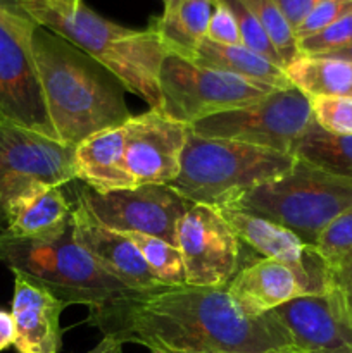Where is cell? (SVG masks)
<instances>
[{"label": "cell", "instance_id": "cell-17", "mask_svg": "<svg viewBox=\"0 0 352 353\" xmlns=\"http://www.w3.org/2000/svg\"><path fill=\"white\" fill-rule=\"evenodd\" d=\"M12 319L17 353H59L62 345L61 314L68 307L41 283L12 271Z\"/></svg>", "mask_w": 352, "mask_h": 353}, {"label": "cell", "instance_id": "cell-39", "mask_svg": "<svg viewBox=\"0 0 352 353\" xmlns=\"http://www.w3.org/2000/svg\"><path fill=\"white\" fill-rule=\"evenodd\" d=\"M313 353H352V347L340 348V350H324V352H313Z\"/></svg>", "mask_w": 352, "mask_h": 353}, {"label": "cell", "instance_id": "cell-1", "mask_svg": "<svg viewBox=\"0 0 352 353\" xmlns=\"http://www.w3.org/2000/svg\"><path fill=\"white\" fill-rule=\"evenodd\" d=\"M88 323L121 343L178 353H269L295 348L269 312L242 314L223 288L161 286L90 310Z\"/></svg>", "mask_w": 352, "mask_h": 353}, {"label": "cell", "instance_id": "cell-9", "mask_svg": "<svg viewBox=\"0 0 352 353\" xmlns=\"http://www.w3.org/2000/svg\"><path fill=\"white\" fill-rule=\"evenodd\" d=\"M309 97L295 86L273 90L261 100L219 112L188 126L204 138H223L293 155L313 123Z\"/></svg>", "mask_w": 352, "mask_h": 353}, {"label": "cell", "instance_id": "cell-26", "mask_svg": "<svg viewBox=\"0 0 352 353\" xmlns=\"http://www.w3.org/2000/svg\"><path fill=\"white\" fill-rule=\"evenodd\" d=\"M240 2L251 10L252 16L264 28L285 68L290 62L295 61L300 55L295 31L292 30L275 0H240Z\"/></svg>", "mask_w": 352, "mask_h": 353}, {"label": "cell", "instance_id": "cell-5", "mask_svg": "<svg viewBox=\"0 0 352 353\" xmlns=\"http://www.w3.org/2000/svg\"><path fill=\"white\" fill-rule=\"evenodd\" d=\"M0 264L37 279L68 305H86L88 310L113 305L135 293L107 274L76 243L72 221L52 240L0 233Z\"/></svg>", "mask_w": 352, "mask_h": 353}, {"label": "cell", "instance_id": "cell-14", "mask_svg": "<svg viewBox=\"0 0 352 353\" xmlns=\"http://www.w3.org/2000/svg\"><path fill=\"white\" fill-rule=\"evenodd\" d=\"M126 165L137 186L171 185L179 174L188 126L148 109L124 123Z\"/></svg>", "mask_w": 352, "mask_h": 353}, {"label": "cell", "instance_id": "cell-32", "mask_svg": "<svg viewBox=\"0 0 352 353\" xmlns=\"http://www.w3.org/2000/svg\"><path fill=\"white\" fill-rule=\"evenodd\" d=\"M207 40L221 45H240V31L237 19L224 0H214L213 14L207 26Z\"/></svg>", "mask_w": 352, "mask_h": 353}, {"label": "cell", "instance_id": "cell-21", "mask_svg": "<svg viewBox=\"0 0 352 353\" xmlns=\"http://www.w3.org/2000/svg\"><path fill=\"white\" fill-rule=\"evenodd\" d=\"M214 0H173L148 28L154 30L168 54L193 61L207 34Z\"/></svg>", "mask_w": 352, "mask_h": 353}, {"label": "cell", "instance_id": "cell-29", "mask_svg": "<svg viewBox=\"0 0 352 353\" xmlns=\"http://www.w3.org/2000/svg\"><path fill=\"white\" fill-rule=\"evenodd\" d=\"M313 119L333 134H352V97H309Z\"/></svg>", "mask_w": 352, "mask_h": 353}, {"label": "cell", "instance_id": "cell-22", "mask_svg": "<svg viewBox=\"0 0 352 353\" xmlns=\"http://www.w3.org/2000/svg\"><path fill=\"white\" fill-rule=\"evenodd\" d=\"M193 62L204 68L216 69V71L230 72V74L244 78L257 85L271 86L283 90L292 88V83L286 78L285 69L273 64L257 52L251 50L245 45H221L204 38L197 48Z\"/></svg>", "mask_w": 352, "mask_h": 353}, {"label": "cell", "instance_id": "cell-6", "mask_svg": "<svg viewBox=\"0 0 352 353\" xmlns=\"http://www.w3.org/2000/svg\"><path fill=\"white\" fill-rule=\"evenodd\" d=\"M351 207L352 179L297 161L289 174L251 190L231 209L280 224L314 247L321 231Z\"/></svg>", "mask_w": 352, "mask_h": 353}, {"label": "cell", "instance_id": "cell-35", "mask_svg": "<svg viewBox=\"0 0 352 353\" xmlns=\"http://www.w3.org/2000/svg\"><path fill=\"white\" fill-rule=\"evenodd\" d=\"M16 340V327H14L12 314L0 310V352L12 347Z\"/></svg>", "mask_w": 352, "mask_h": 353}, {"label": "cell", "instance_id": "cell-11", "mask_svg": "<svg viewBox=\"0 0 352 353\" xmlns=\"http://www.w3.org/2000/svg\"><path fill=\"white\" fill-rule=\"evenodd\" d=\"M75 199L109 230L150 234L175 247L176 226L192 207L169 185H141L107 193L83 186L76 190Z\"/></svg>", "mask_w": 352, "mask_h": 353}, {"label": "cell", "instance_id": "cell-18", "mask_svg": "<svg viewBox=\"0 0 352 353\" xmlns=\"http://www.w3.org/2000/svg\"><path fill=\"white\" fill-rule=\"evenodd\" d=\"M226 290L237 309L251 317L273 312L276 307L302 295L292 269L264 257L238 269Z\"/></svg>", "mask_w": 352, "mask_h": 353}, {"label": "cell", "instance_id": "cell-20", "mask_svg": "<svg viewBox=\"0 0 352 353\" xmlns=\"http://www.w3.org/2000/svg\"><path fill=\"white\" fill-rule=\"evenodd\" d=\"M72 221V202L64 186L41 185L12 203L3 233L16 238L52 240L68 230Z\"/></svg>", "mask_w": 352, "mask_h": 353}, {"label": "cell", "instance_id": "cell-31", "mask_svg": "<svg viewBox=\"0 0 352 353\" xmlns=\"http://www.w3.org/2000/svg\"><path fill=\"white\" fill-rule=\"evenodd\" d=\"M352 9V0H321L295 30L297 41L320 33Z\"/></svg>", "mask_w": 352, "mask_h": 353}, {"label": "cell", "instance_id": "cell-30", "mask_svg": "<svg viewBox=\"0 0 352 353\" xmlns=\"http://www.w3.org/2000/svg\"><path fill=\"white\" fill-rule=\"evenodd\" d=\"M352 43V9L320 33L299 41L300 55H328Z\"/></svg>", "mask_w": 352, "mask_h": 353}, {"label": "cell", "instance_id": "cell-8", "mask_svg": "<svg viewBox=\"0 0 352 353\" xmlns=\"http://www.w3.org/2000/svg\"><path fill=\"white\" fill-rule=\"evenodd\" d=\"M159 90L161 112L192 126L206 117L257 102L276 88L168 54L161 65Z\"/></svg>", "mask_w": 352, "mask_h": 353}, {"label": "cell", "instance_id": "cell-3", "mask_svg": "<svg viewBox=\"0 0 352 353\" xmlns=\"http://www.w3.org/2000/svg\"><path fill=\"white\" fill-rule=\"evenodd\" d=\"M40 26L54 31L95 59L126 92L161 110L159 74L168 55L152 28L133 30L106 19L81 3L75 12H59L43 0H16Z\"/></svg>", "mask_w": 352, "mask_h": 353}, {"label": "cell", "instance_id": "cell-37", "mask_svg": "<svg viewBox=\"0 0 352 353\" xmlns=\"http://www.w3.org/2000/svg\"><path fill=\"white\" fill-rule=\"evenodd\" d=\"M43 2H47L52 9L59 12H75L81 6L83 0H43Z\"/></svg>", "mask_w": 352, "mask_h": 353}, {"label": "cell", "instance_id": "cell-4", "mask_svg": "<svg viewBox=\"0 0 352 353\" xmlns=\"http://www.w3.org/2000/svg\"><path fill=\"white\" fill-rule=\"evenodd\" d=\"M293 155L188 130L179 174L171 188L190 203L231 209L245 193L289 174Z\"/></svg>", "mask_w": 352, "mask_h": 353}, {"label": "cell", "instance_id": "cell-23", "mask_svg": "<svg viewBox=\"0 0 352 353\" xmlns=\"http://www.w3.org/2000/svg\"><path fill=\"white\" fill-rule=\"evenodd\" d=\"M286 78L307 97H352V62L326 55H299Z\"/></svg>", "mask_w": 352, "mask_h": 353}, {"label": "cell", "instance_id": "cell-42", "mask_svg": "<svg viewBox=\"0 0 352 353\" xmlns=\"http://www.w3.org/2000/svg\"><path fill=\"white\" fill-rule=\"evenodd\" d=\"M171 2H173V0H162V3H164V7L169 6V3H171Z\"/></svg>", "mask_w": 352, "mask_h": 353}, {"label": "cell", "instance_id": "cell-28", "mask_svg": "<svg viewBox=\"0 0 352 353\" xmlns=\"http://www.w3.org/2000/svg\"><path fill=\"white\" fill-rule=\"evenodd\" d=\"M224 2H226V6L231 9L235 19H237L242 45H245V47L251 48V50L257 52L259 55H262V57H266L268 61H271L273 64L285 69V64H283L282 57H280L278 52H276L275 45L269 40L268 33H266L264 28L259 24V21L252 16L251 10H248L240 0H224Z\"/></svg>", "mask_w": 352, "mask_h": 353}, {"label": "cell", "instance_id": "cell-2", "mask_svg": "<svg viewBox=\"0 0 352 353\" xmlns=\"http://www.w3.org/2000/svg\"><path fill=\"white\" fill-rule=\"evenodd\" d=\"M33 52L61 143L76 148L86 138L130 119L124 86L95 59L40 24L33 34Z\"/></svg>", "mask_w": 352, "mask_h": 353}, {"label": "cell", "instance_id": "cell-19", "mask_svg": "<svg viewBox=\"0 0 352 353\" xmlns=\"http://www.w3.org/2000/svg\"><path fill=\"white\" fill-rule=\"evenodd\" d=\"M76 179L99 193L135 188L126 165V131L123 126L100 131L75 148Z\"/></svg>", "mask_w": 352, "mask_h": 353}, {"label": "cell", "instance_id": "cell-12", "mask_svg": "<svg viewBox=\"0 0 352 353\" xmlns=\"http://www.w3.org/2000/svg\"><path fill=\"white\" fill-rule=\"evenodd\" d=\"M186 285L223 288L240 269L244 243L219 209L193 203L176 226Z\"/></svg>", "mask_w": 352, "mask_h": 353}, {"label": "cell", "instance_id": "cell-13", "mask_svg": "<svg viewBox=\"0 0 352 353\" xmlns=\"http://www.w3.org/2000/svg\"><path fill=\"white\" fill-rule=\"evenodd\" d=\"M245 247L292 269L302 295H321L333 286L331 269L317 250L280 224L237 209H221Z\"/></svg>", "mask_w": 352, "mask_h": 353}, {"label": "cell", "instance_id": "cell-33", "mask_svg": "<svg viewBox=\"0 0 352 353\" xmlns=\"http://www.w3.org/2000/svg\"><path fill=\"white\" fill-rule=\"evenodd\" d=\"M275 2L292 30L295 31L321 0H275Z\"/></svg>", "mask_w": 352, "mask_h": 353}, {"label": "cell", "instance_id": "cell-7", "mask_svg": "<svg viewBox=\"0 0 352 353\" xmlns=\"http://www.w3.org/2000/svg\"><path fill=\"white\" fill-rule=\"evenodd\" d=\"M37 28L16 0H0V123L57 140L35 61Z\"/></svg>", "mask_w": 352, "mask_h": 353}, {"label": "cell", "instance_id": "cell-15", "mask_svg": "<svg viewBox=\"0 0 352 353\" xmlns=\"http://www.w3.org/2000/svg\"><path fill=\"white\" fill-rule=\"evenodd\" d=\"M304 353L352 347V310L337 286L321 295H300L273 310Z\"/></svg>", "mask_w": 352, "mask_h": 353}, {"label": "cell", "instance_id": "cell-25", "mask_svg": "<svg viewBox=\"0 0 352 353\" xmlns=\"http://www.w3.org/2000/svg\"><path fill=\"white\" fill-rule=\"evenodd\" d=\"M138 252L144 261L147 262L148 269L154 278L162 286H183L186 285L185 265L178 247L161 240V238L150 236V234L140 233H123Z\"/></svg>", "mask_w": 352, "mask_h": 353}, {"label": "cell", "instance_id": "cell-16", "mask_svg": "<svg viewBox=\"0 0 352 353\" xmlns=\"http://www.w3.org/2000/svg\"><path fill=\"white\" fill-rule=\"evenodd\" d=\"M75 240L107 274L131 292L145 293L161 288L138 248L123 233L102 226L79 200L72 202Z\"/></svg>", "mask_w": 352, "mask_h": 353}, {"label": "cell", "instance_id": "cell-36", "mask_svg": "<svg viewBox=\"0 0 352 353\" xmlns=\"http://www.w3.org/2000/svg\"><path fill=\"white\" fill-rule=\"evenodd\" d=\"M86 353H123V343L114 336H104L92 350Z\"/></svg>", "mask_w": 352, "mask_h": 353}, {"label": "cell", "instance_id": "cell-34", "mask_svg": "<svg viewBox=\"0 0 352 353\" xmlns=\"http://www.w3.org/2000/svg\"><path fill=\"white\" fill-rule=\"evenodd\" d=\"M331 278H333V285L342 292V295L347 300L349 309L352 310V259L342 264L340 268L331 271Z\"/></svg>", "mask_w": 352, "mask_h": 353}, {"label": "cell", "instance_id": "cell-38", "mask_svg": "<svg viewBox=\"0 0 352 353\" xmlns=\"http://www.w3.org/2000/svg\"><path fill=\"white\" fill-rule=\"evenodd\" d=\"M326 57L344 59V61H351V62H352V43H349L347 47L340 48V50H337V52H331V54H328Z\"/></svg>", "mask_w": 352, "mask_h": 353}, {"label": "cell", "instance_id": "cell-24", "mask_svg": "<svg viewBox=\"0 0 352 353\" xmlns=\"http://www.w3.org/2000/svg\"><path fill=\"white\" fill-rule=\"evenodd\" d=\"M293 157L337 178L352 179V134H333L311 123Z\"/></svg>", "mask_w": 352, "mask_h": 353}, {"label": "cell", "instance_id": "cell-40", "mask_svg": "<svg viewBox=\"0 0 352 353\" xmlns=\"http://www.w3.org/2000/svg\"><path fill=\"white\" fill-rule=\"evenodd\" d=\"M178 353V352H176ZM204 353H216V352H204ZM269 353H304L300 350H297V348H290V350H282V352H269Z\"/></svg>", "mask_w": 352, "mask_h": 353}, {"label": "cell", "instance_id": "cell-27", "mask_svg": "<svg viewBox=\"0 0 352 353\" xmlns=\"http://www.w3.org/2000/svg\"><path fill=\"white\" fill-rule=\"evenodd\" d=\"M314 248L323 257L328 268H340L352 259V207L335 217L320 233Z\"/></svg>", "mask_w": 352, "mask_h": 353}, {"label": "cell", "instance_id": "cell-41", "mask_svg": "<svg viewBox=\"0 0 352 353\" xmlns=\"http://www.w3.org/2000/svg\"><path fill=\"white\" fill-rule=\"evenodd\" d=\"M150 353H176V352H168V350H148Z\"/></svg>", "mask_w": 352, "mask_h": 353}, {"label": "cell", "instance_id": "cell-10", "mask_svg": "<svg viewBox=\"0 0 352 353\" xmlns=\"http://www.w3.org/2000/svg\"><path fill=\"white\" fill-rule=\"evenodd\" d=\"M75 179V148L0 123V233L6 231L7 216L17 199L37 186H66Z\"/></svg>", "mask_w": 352, "mask_h": 353}]
</instances>
